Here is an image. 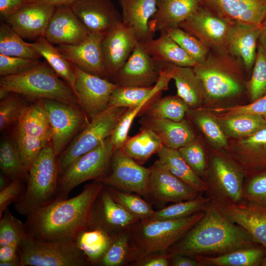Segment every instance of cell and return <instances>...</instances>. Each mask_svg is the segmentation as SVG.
I'll list each match as a JSON object with an SVG mask.
<instances>
[{
    "label": "cell",
    "instance_id": "cell-47",
    "mask_svg": "<svg viewBox=\"0 0 266 266\" xmlns=\"http://www.w3.org/2000/svg\"><path fill=\"white\" fill-rule=\"evenodd\" d=\"M0 219V246L20 243L27 233L25 224L14 217L7 208Z\"/></svg>",
    "mask_w": 266,
    "mask_h": 266
},
{
    "label": "cell",
    "instance_id": "cell-59",
    "mask_svg": "<svg viewBox=\"0 0 266 266\" xmlns=\"http://www.w3.org/2000/svg\"><path fill=\"white\" fill-rule=\"evenodd\" d=\"M28 2H36L46 4L55 7L70 6L79 0H27Z\"/></svg>",
    "mask_w": 266,
    "mask_h": 266
},
{
    "label": "cell",
    "instance_id": "cell-7",
    "mask_svg": "<svg viewBox=\"0 0 266 266\" xmlns=\"http://www.w3.org/2000/svg\"><path fill=\"white\" fill-rule=\"evenodd\" d=\"M19 266H85L90 265L73 237L41 239L26 233L20 242Z\"/></svg>",
    "mask_w": 266,
    "mask_h": 266
},
{
    "label": "cell",
    "instance_id": "cell-60",
    "mask_svg": "<svg viewBox=\"0 0 266 266\" xmlns=\"http://www.w3.org/2000/svg\"><path fill=\"white\" fill-rule=\"evenodd\" d=\"M258 43L266 52V16L262 24V29L259 37Z\"/></svg>",
    "mask_w": 266,
    "mask_h": 266
},
{
    "label": "cell",
    "instance_id": "cell-35",
    "mask_svg": "<svg viewBox=\"0 0 266 266\" xmlns=\"http://www.w3.org/2000/svg\"><path fill=\"white\" fill-rule=\"evenodd\" d=\"M158 160L175 176L200 193L206 190L205 181L185 161L178 149L163 145L157 153Z\"/></svg>",
    "mask_w": 266,
    "mask_h": 266
},
{
    "label": "cell",
    "instance_id": "cell-2",
    "mask_svg": "<svg viewBox=\"0 0 266 266\" xmlns=\"http://www.w3.org/2000/svg\"><path fill=\"white\" fill-rule=\"evenodd\" d=\"M203 217L166 251L169 256H217L258 243L240 226L231 222L214 201L204 210Z\"/></svg>",
    "mask_w": 266,
    "mask_h": 266
},
{
    "label": "cell",
    "instance_id": "cell-33",
    "mask_svg": "<svg viewBox=\"0 0 266 266\" xmlns=\"http://www.w3.org/2000/svg\"><path fill=\"white\" fill-rule=\"evenodd\" d=\"M266 249L256 243L217 256H197L201 266H261Z\"/></svg>",
    "mask_w": 266,
    "mask_h": 266
},
{
    "label": "cell",
    "instance_id": "cell-30",
    "mask_svg": "<svg viewBox=\"0 0 266 266\" xmlns=\"http://www.w3.org/2000/svg\"><path fill=\"white\" fill-rule=\"evenodd\" d=\"M239 144L233 157L245 175L266 168V126L240 140Z\"/></svg>",
    "mask_w": 266,
    "mask_h": 266
},
{
    "label": "cell",
    "instance_id": "cell-19",
    "mask_svg": "<svg viewBox=\"0 0 266 266\" xmlns=\"http://www.w3.org/2000/svg\"><path fill=\"white\" fill-rule=\"evenodd\" d=\"M105 33H89L82 42L72 45H60L57 49L69 61L88 73L107 78L101 41Z\"/></svg>",
    "mask_w": 266,
    "mask_h": 266
},
{
    "label": "cell",
    "instance_id": "cell-25",
    "mask_svg": "<svg viewBox=\"0 0 266 266\" xmlns=\"http://www.w3.org/2000/svg\"><path fill=\"white\" fill-rule=\"evenodd\" d=\"M203 4L232 23L260 25L266 16V0H204Z\"/></svg>",
    "mask_w": 266,
    "mask_h": 266
},
{
    "label": "cell",
    "instance_id": "cell-38",
    "mask_svg": "<svg viewBox=\"0 0 266 266\" xmlns=\"http://www.w3.org/2000/svg\"><path fill=\"white\" fill-rule=\"evenodd\" d=\"M0 167L2 173L11 181H27L28 171L22 162L16 141L3 139L0 144Z\"/></svg>",
    "mask_w": 266,
    "mask_h": 266
},
{
    "label": "cell",
    "instance_id": "cell-55",
    "mask_svg": "<svg viewBox=\"0 0 266 266\" xmlns=\"http://www.w3.org/2000/svg\"><path fill=\"white\" fill-rule=\"evenodd\" d=\"M170 257L167 252L156 253L148 255L133 266H169Z\"/></svg>",
    "mask_w": 266,
    "mask_h": 266
},
{
    "label": "cell",
    "instance_id": "cell-16",
    "mask_svg": "<svg viewBox=\"0 0 266 266\" xmlns=\"http://www.w3.org/2000/svg\"><path fill=\"white\" fill-rule=\"evenodd\" d=\"M137 42L133 30L122 22L115 24L104 33L101 48L107 79L114 81Z\"/></svg>",
    "mask_w": 266,
    "mask_h": 266
},
{
    "label": "cell",
    "instance_id": "cell-1",
    "mask_svg": "<svg viewBox=\"0 0 266 266\" xmlns=\"http://www.w3.org/2000/svg\"><path fill=\"white\" fill-rule=\"evenodd\" d=\"M104 186L94 180L78 195L55 200L28 215L27 233L45 240L73 237L90 225L95 203Z\"/></svg>",
    "mask_w": 266,
    "mask_h": 266
},
{
    "label": "cell",
    "instance_id": "cell-42",
    "mask_svg": "<svg viewBox=\"0 0 266 266\" xmlns=\"http://www.w3.org/2000/svg\"><path fill=\"white\" fill-rule=\"evenodd\" d=\"M203 193L195 198L175 202L159 210L155 211L149 219L152 220L176 219L191 216L196 213L204 211L211 200L210 198L204 196Z\"/></svg>",
    "mask_w": 266,
    "mask_h": 266
},
{
    "label": "cell",
    "instance_id": "cell-46",
    "mask_svg": "<svg viewBox=\"0 0 266 266\" xmlns=\"http://www.w3.org/2000/svg\"><path fill=\"white\" fill-rule=\"evenodd\" d=\"M166 31L197 64L202 63L207 57L209 49L196 37L179 27Z\"/></svg>",
    "mask_w": 266,
    "mask_h": 266
},
{
    "label": "cell",
    "instance_id": "cell-57",
    "mask_svg": "<svg viewBox=\"0 0 266 266\" xmlns=\"http://www.w3.org/2000/svg\"><path fill=\"white\" fill-rule=\"evenodd\" d=\"M20 243L15 242L0 246V263L17 262L19 264V247Z\"/></svg>",
    "mask_w": 266,
    "mask_h": 266
},
{
    "label": "cell",
    "instance_id": "cell-49",
    "mask_svg": "<svg viewBox=\"0 0 266 266\" xmlns=\"http://www.w3.org/2000/svg\"><path fill=\"white\" fill-rule=\"evenodd\" d=\"M26 106L24 105L18 94L10 93L0 100V131L2 132L17 123Z\"/></svg>",
    "mask_w": 266,
    "mask_h": 266
},
{
    "label": "cell",
    "instance_id": "cell-13",
    "mask_svg": "<svg viewBox=\"0 0 266 266\" xmlns=\"http://www.w3.org/2000/svg\"><path fill=\"white\" fill-rule=\"evenodd\" d=\"M232 23L209 9L203 3L179 27L194 35L210 51L228 52L227 43Z\"/></svg>",
    "mask_w": 266,
    "mask_h": 266
},
{
    "label": "cell",
    "instance_id": "cell-15",
    "mask_svg": "<svg viewBox=\"0 0 266 266\" xmlns=\"http://www.w3.org/2000/svg\"><path fill=\"white\" fill-rule=\"evenodd\" d=\"M74 68L75 81L73 91L80 108L91 120L109 107L110 96L118 85L85 72L75 65Z\"/></svg>",
    "mask_w": 266,
    "mask_h": 266
},
{
    "label": "cell",
    "instance_id": "cell-24",
    "mask_svg": "<svg viewBox=\"0 0 266 266\" xmlns=\"http://www.w3.org/2000/svg\"><path fill=\"white\" fill-rule=\"evenodd\" d=\"M70 7L89 33H105L122 22V15L111 0H79Z\"/></svg>",
    "mask_w": 266,
    "mask_h": 266
},
{
    "label": "cell",
    "instance_id": "cell-20",
    "mask_svg": "<svg viewBox=\"0 0 266 266\" xmlns=\"http://www.w3.org/2000/svg\"><path fill=\"white\" fill-rule=\"evenodd\" d=\"M150 168V197L159 202L187 200L196 198L200 193L173 175L159 160Z\"/></svg>",
    "mask_w": 266,
    "mask_h": 266
},
{
    "label": "cell",
    "instance_id": "cell-53",
    "mask_svg": "<svg viewBox=\"0 0 266 266\" xmlns=\"http://www.w3.org/2000/svg\"><path fill=\"white\" fill-rule=\"evenodd\" d=\"M39 62V60L0 54V75L2 77L24 72L35 66Z\"/></svg>",
    "mask_w": 266,
    "mask_h": 266
},
{
    "label": "cell",
    "instance_id": "cell-26",
    "mask_svg": "<svg viewBox=\"0 0 266 266\" xmlns=\"http://www.w3.org/2000/svg\"><path fill=\"white\" fill-rule=\"evenodd\" d=\"M261 29L262 24L234 23L230 32L228 51L242 61L247 72L252 71L255 63Z\"/></svg>",
    "mask_w": 266,
    "mask_h": 266
},
{
    "label": "cell",
    "instance_id": "cell-50",
    "mask_svg": "<svg viewBox=\"0 0 266 266\" xmlns=\"http://www.w3.org/2000/svg\"><path fill=\"white\" fill-rule=\"evenodd\" d=\"M178 150L191 169L201 178L207 168L205 155L201 146L193 141Z\"/></svg>",
    "mask_w": 266,
    "mask_h": 266
},
{
    "label": "cell",
    "instance_id": "cell-32",
    "mask_svg": "<svg viewBox=\"0 0 266 266\" xmlns=\"http://www.w3.org/2000/svg\"><path fill=\"white\" fill-rule=\"evenodd\" d=\"M115 235L100 227L89 225L73 238L90 265H97L110 246Z\"/></svg>",
    "mask_w": 266,
    "mask_h": 266
},
{
    "label": "cell",
    "instance_id": "cell-5",
    "mask_svg": "<svg viewBox=\"0 0 266 266\" xmlns=\"http://www.w3.org/2000/svg\"><path fill=\"white\" fill-rule=\"evenodd\" d=\"M59 176L58 156L50 142L29 169L25 190L15 202L17 211L27 216L55 200Z\"/></svg>",
    "mask_w": 266,
    "mask_h": 266
},
{
    "label": "cell",
    "instance_id": "cell-21",
    "mask_svg": "<svg viewBox=\"0 0 266 266\" xmlns=\"http://www.w3.org/2000/svg\"><path fill=\"white\" fill-rule=\"evenodd\" d=\"M139 220L116 201L104 185L95 203L90 225L100 227L115 235Z\"/></svg>",
    "mask_w": 266,
    "mask_h": 266
},
{
    "label": "cell",
    "instance_id": "cell-14",
    "mask_svg": "<svg viewBox=\"0 0 266 266\" xmlns=\"http://www.w3.org/2000/svg\"><path fill=\"white\" fill-rule=\"evenodd\" d=\"M42 101L50 126L51 142L55 154L59 156L87 118L77 105L49 99Z\"/></svg>",
    "mask_w": 266,
    "mask_h": 266
},
{
    "label": "cell",
    "instance_id": "cell-61",
    "mask_svg": "<svg viewBox=\"0 0 266 266\" xmlns=\"http://www.w3.org/2000/svg\"><path fill=\"white\" fill-rule=\"evenodd\" d=\"M3 173L0 175V191L7 187L11 182Z\"/></svg>",
    "mask_w": 266,
    "mask_h": 266
},
{
    "label": "cell",
    "instance_id": "cell-29",
    "mask_svg": "<svg viewBox=\"0 0 266 266\" xmlns=\"http://www.w3.org/2000/svg\"><path fill=\"white\" fill-rule=\"evenodd\" d=\"M139 122L142 126L153 131L160 138L163 145L178 149L194 141L195 135L184 119L176 122L145 115Z\"/></svg>",
    "mask_w": 266,
    "mask_h": 266
},
{
    "label": "cell",
    "instance_id": "cell-41",
    "mask_svg": "<svg viewBox=\"0 0 266 266\" xmlns=\"http://www.w3.org/2000/svg\"><path fill=\"white\" fill-rule=\"evenodd\" d=\"M147 107L145 115L176 122L183 120L189 108L186 102L177 96L157 98Z\"/></svg>",
    "mask_w": 266,
    "mask_h": 266
},
{
    "label": "cell",
    "instance_id": "cell-10",
    "mask_svg": "<svg viewBox=\"0 0 266 266\" xmlns=\"http://www.w3.org/2000/svg\"><path fill=\"white\" fill-rule=\"evenodd\" d=\"M127 108L109 106L93 118L82 132L58 157L59 175L74 161L111 136Z\"/></svg>",
    "mask_w": 266,
    "mask_h": 266
},
{
    "label": "cell",
    "instance_id": "cell-31",
    "mask_svg": "<svg viewBox=\"0 0 266 266\" xmlns=\"http://www.w3.org/2000/svg\"><path fill=\"white\" fill-rule=\"evenodd\" d=\"M156 39L148 38L140 42L148 54L159 63L178 66L194 67L197 63L169 35L160 32Z\"/></svg>",
    "mask_w": 266,
    "mask_h": 266
},
{
    "label": "cell",
    "instance_id": "cell-44",
    "mask_svg": "<svg viewBox=\"0 0 266 266\" xmlns=\"http://www.w3.org/2000/svg\"><path fill=\"white\" fill-rule=\"evenodd\" d=\"M106 187L116 201L140 220L149 219L154 214L151 205L140 195Z\"/></svg>",
    "mask_w": 266,
    "mask_h": 266
},
{
    "label": "cell",
    "instance_id": "cell-56",
    "mask_svg": "<svg viewBox=\"0 0 266 266\" xmlns=\"http://www.w3.org/2000/svg\"><path fill=\"white\" fill-rule=\"evenodd\" d=\"M28 2L27 0H0V15L6 20Z\"/></svg>",
    "mask_w": 266,
    "mask_h": 266
},
{
    "label": "cell",
    "instance_id": "cell-12",
    "mask_svg": "<svg viewBox=\"0 0 266 266\" xmlns=\"http://www.w3.org/2000/svg\"><path fill=\"white\" fill-rule=\"evenodd\" d=\"M150 168L143 166L119 148L113 153L109 173L97 181L109 187L147 198L150 197Z\"/></svg>",
    "mask_w": 266,
    "mask_h": 266
},
{
    "label": "cell",
    "instance_id": "cell-54",
    "mask_svg": "<svg viewBox=\"0 0 266 266\" xmlns=\"http://www.w3.org/2000/svg\"><path fill=\"white\" fill-rule=\"evenodd\" d=\"M24 181L20 179L14 180L0 191V218L7 207L15 202L24 193L26 189Z\"/></svg>",
    "mask_w": 266,
    "mask_h": 266
},
{
    "label": "cell",
    "instance_id": "cell-11",
    "mask_svg": "<svg viewBox=\"0 0 266 266\" xmlns=\"http://www.w3.org/2000/svg\"><path fill=\"white\" fill-rule=\"evenodd\" d=\"M206 196L216 202L238 203L241 201L245 174L233 159L215 155L207 170Z\"/></svg>",
    "mask_w": 266,
    "mask_h": 266
},
{
    "label": "cell",
    "instance_id": "cell-27",
    "mask_svg": "<svg viewBox=\"0 0 266 266\" xmlns=\"http://www.w3.org/2000/svg\"><path fill=\"white\" fill-rule=\"evenodd\" d=\"M204 0H157V11L149 22L153 33L179 27Z\"/></svg>",
    "mask_w": 266,
    "mask_h": 266
},
{
    "label": "cell",
    "instance_id": "cell-62",
    "mask_svg": "<svg viewBox=\"0 0 266 266\" xmlns=\"http://www.w3.org/2000/svg\"><path fill=\"white\" fill-rule=\"evenodd\" d=\"M261 266H266V253L263 258V260L262 262Z\"/></svg>",
    "mask_w": 266,
    "mask_h": 266
},
{
    "label": "cell",
    "instance_id": "cell-40",
    "mask_svg": "<svg viewBox=\"0 0 266 266\" xmlns=\"http://www.w3.org/2000/svg\"><path fill=\"white\" fill-rule=\"evenodd\" d=\"M0 54L36 60L41 58L31 43L25 41L6 23L0 26Z\"/></svg>",
    "mask_w": 266,
    "mask_h": 266
},
{
    "label": "cell",
    "instance_id": "cell-34",
    "mask_svg": "<svg viewBox=\"0 0 266 266\" xmlns=\"http://www.w3.org/2000/svg\"><path fill=\"white\" fill-rule=\"evenodd\" d=\"M171 69L177 96L189 107H194L200 104L205 97V93L201 81L193 67L171 65Z\"/></svg>",
    "mask_w": 266,
    "mask_h": 266
},
{
    "label": "cell",
    "instance_id": "cell-52",
    "mask_svg": "<svg viewBox=\"0 0 266 266\" xmlns=\"http://www.w3.org/2000/svg\"><path fill=\"white\" fill-rule=\"evenodd\" d=\"M194 121L204 135L219 147L227 144L226 137L219 125L211 117L203 114H196Z\"/></svg>",
    "mask_w": 266,
    "mask_h": 266
},
{
    "label": "cell",
    "instance_id": "cell-8",
    "mask_svg": "<svg viewBox=\"0 0 266 266\" xmlns=\"http://www.w3.org/2000/svg\"><path fill=\"white\" fill-rule=\"evenodd\" d=\"M114 151L110 136L100 145L74 161L59 176L55 200L67 198L74 188L83 182L98 180L107 176L110 171Z\"/></svg>",
    "mask_w": 266,
    "mask_h": 266
},
{
    "label": "cell",
    "instance_id": "cell-3",
    "mask_svg": "<svg viewBox=\"0 0 266 266\" xmlns=\"http://www.w3.org/2000/svg\"><path fill=\"white\" fill-rule=\"evenodd\" d=\"M0 90L35 101L49 99L78 104L73 90L61 79L46 61L40 62L24 72L0 77Z\"/></svg>",
    "mask_w": 266,
    "mask_h": 266
},
{
    "label": "cell",
    "instance_id": "cell-22",
    "mask_svg": "<svg viewBox=\"0 0 266 266\" xmlns=\"http://www.w3.org/2000/svg\"><path fill=\"white\" fill-rule=\"evenodd\" d=\"M89 32L70 6L56 7L44 37L52 44L72 45L85 39Z\"/></svg>",
    "mask_w": 266,
    "mask_h": 266
},
{
    "label": "cell",
    "instance_id": "cell-17",
    "mask_svg": "<svg viewBox=\"0 0 266 266\" xmlns=\"http://www.w3.org/2000/svg\"><path fill=\"white\" fill-rule=\"evenodd\" d=\"M160 74V63L138 41L113 82L120 86L151 87L156 84Z\"/></svg>",
    "mask_w": 266,
    "mask_h": 266
},
{
    "label": "cell",
    "instance_id": "cell-36",
    "mask_svg": "<svg viewBox=\"0 0 266 266\" xmlns=\"http://www.w3.org/2000/svg\"><path fill=\"white\" fill-rule=\"evenodd\" d=\"M31 43L41 57L44 58L57 75L73 90L75 81L74 65L44 36H41Z\"/></svg>",
    "mask_w": 266,
    "mask_h": 266
},
{
    "label": "cell",
    "instance_id": "cell-18",
    "mask_svg": "<svg viewBox=\"0 0 266 266\" xmlns=\"http://www.w3.org/2000/svg\"><path fill=\"white\" fill-rule=\"evenodd\" d=\"M214 202L227 218L245 229L266 249V206L246 200L238 203Z\"/></svg>",
    "mask_w": 266,
    "mask_h": 266
},
{
    "label": "cell",
    "instance_id": "cell-51",
    "mask_svg": "<svg viewBox=\"0 0 266 266\" xmlns=\"http://www.w3.org/2000/svg\"><path fill=\"white\" fill-rule=\"evenodd\" d=\"M207 110L219 113L221 117L250 114L261 116L266 119V95L246 105Z\"/></svg>",
    "mask_w": 266,
    "mask_h": 266
},
{
    "label": "cell",
    "instance_id": "cell-45",
    "mask_svg": "<svg viewBox=\"0 0 266 266\" xmlns=\"http://www.w3.org/2000/svg\"><path fill=\"white\" fill-rule=\"evenodd\" d=\"M246 89L251 101L266 95V52L258 43L257 54Z\"/></svg>",
    "mask_w": 266,
    "mask_h": 266
},
{
    "label": "cell",
    "instance_id": "cell-4",
    "mask_svg": "<svg viewBox=\"0 0 266 266\" xmlns=\"http://www.w3.org/2000/svg\"><path fill=\"white\" fill-rule=\"evenodd\" d=\"M204 211L176 219L139 220L130 229L134 252L133 265L143 257L156 253L166 252L197 223Z\"/></svg>",
    "mask_w": 266,
    "mask_h": 266
},
{
    "label": "cell",
    "instance_id": "cell-58",
    "mask_svg": "<svg viewBox=\"0 0 266 266\" xmlns=\"http://www.w3.org/2000/svg\"><path fill=\"white\" fill-rule=\"evenodd\" d=\"M170 266H201L200 264L196 259L182 255H175L171 257Z\"/></svg>",
    "mask_w": 266,
    "mask_h": 266
},
{
    "label": "cell",
    "instance_id": "cell-43",
    "mask_svg": "<svg viewBox=\"0 0 266 266\" xmlns=\"http://www.w3.org/2000/svg\"><path fill=\"white\" fill-rule=\"evenodd\" d=\"M220 121L230 135L246 137L266 126V119L255 115L241 114L222 117Z\"/></svg>",
    "mask_w": 266,
    "mask_h": 266
},
{
    "label": "cell",
    "instance_id": "cell-9",
    "mask_svg": "<svg viewBox=\"0 0 266 266\" xmlns=\"http://www.w3.org/2000/svg\"><path fill=\"white\" fill-rule=\"evenodd\" d=\"M26 106L17 122L15 141L26 169L51 140L50 126L42 100Z\"/></svg>",
    "mask_w": 266,
    "mask_h": 266
},
{
    "label": "cell",
    "instance_id": "cell-23",
    "mask_svg": "<svg viewBox=\"0 0 266 266\" xmlns=\"http://www.w3.org/2000/svg\"><path fill=\"white\" fill-rule=\"evenodd\" d=\"M55 6L28 2L6 20L23 38L35 40L44 34Z\"/></svg>",
    "mask_w": 266,
    "mask_h": 266
},
{
    "label": "cell",
    "instance_id": "cell-6",
    "mask_svg": "<svg viewBox=\"0 0 266 266\" xmlns=\"http://www.w3.org/2000/svg\"><path fill=\"white\" fill-rule=\"evenodd\" d=\"M193 69L201 81L205 97L224 99L236 96L243 90L246 68L239 58L228 52L209 51L206 58Z\"/></svg>",
    "mask_w": 266,
    "mask_h": 266
},
{
    "label": "cell",
    "instance_id": "cell-37",
    "mask_svg": "<svg viewBox=\"0 0 266 266\" xmlns=\"http://www.w3.org/2000/svg\"><path fill=\"white\" fill-rule=\"evenodd\" d=\"M140 132L127 138L121 149L140 165L158 153L163 144L158 136L150 129L142 126Z\"/></svg>",
    "mask_w": 266,
    "mask_h": 266
},
{
    "label": "cell",
    "instance_id": "cell-48",
    "mask_svg": "<svg viewBox=\"0 0 266 266\" xmlns=\"http://www.w3.org/2000/svg\"><path fill=\"white\" fill-rule=\"evenodd\" d=\"M242 198L266 206V168L245 175Z\"/></svg>",
    "mask_w": 266,
    "mask_h": 266
},
{
    "label": "cell",
    "instance_id": "cell-39",
    "mask_svg": "<svg viewBox=\"0 0 266 266\" xmlns=\"http://www.w3.org/2000/svg\"><path fill=\"white\" fill-rule=\"evenodd\" d=\"M130 229L114 236L110 246L97 265L121 266L130 264L133 265L134 256Z\"/></svg>",
    "mask_w": 266,
    "mask_h": 266
},
{
    "label": "cell",
    "instance_id": "cell-28",
    "mask_svg": "<svg viewBox=\"0 0 266 266\" xmlns=\"http://www.w3.org/2000/svg\"><path fill=\"white\" fill-rule=\"evenodd\" d=\"M122 22L134 31L138 41L153 37L149 22L157 11V0H118Z\"/></svg>",
    "mask_w": 266,
    "mask_h": 266
}]
</instances>
